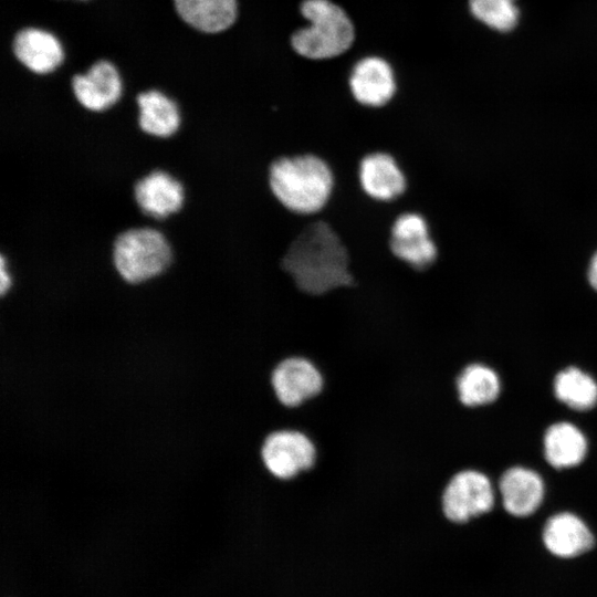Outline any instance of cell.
<instances>
[{"mask_svg": "<svg viewBox=\"0 0 597 597\" xmlns=\"http://www.w3.org/2000/svg\"><path fill=\"white\" fill-rule=\"evenodd\" d=\"M139 109L138 125L147 135L168 138L180 126V113L177 104L164 93L151 90L137 95Z\"/></svg>", "mask_w": 597, "mask_h": 597, "instance_id": "obj_16", "label": "cell"}, {"mask_svg": "<svg viewBox=\"0 0 597 597\" xmlns=\"http://www.w3.org/2000/svg\"><path fill=\"white\" fill-rule=\"evenodd\" d=\"M587 451V441L583 432L569 422L552 425L544 436L546 461L556 469L572 468L579 464Z\"/></svg>", "mask_w": 597, "mask_h": 597, "instance_id": "obj_18", "label": "cell"}, {"mask_svg": "<svg viewBox=\"0 0 597 597\" xmlns=\"http://www.w3.org/2000/svg\"><path fill=\"white\" fill-rule=\"evenodd\" d=\"M301 12L308 25L292 35V46L297 54L324 60L341 55L352 46L354 25L339 6L331 0H305Z\"/></svg>", "mask_w": 597, "mask_h": 597, "instance_id": "obj_3", "label": "cell"}, {"mask_svg": "<svg viewBox=\"0 0 597 597\" xmlns=\"http://www.w3.org/2000/svg\"><path fill=\"white\" fill-rule=\"evenodd\" d=\"M13 51L22 64L40 74L54 71L64 55L60 41L53 34L34 28L24 29L15 35Z\"/></svg>", "mask_w": 597, "mask_h": 597, "instance_id": "obj_15", "label": "cell"}, {"mask_svg": "<svg viewBox=\"0 0 597 597\" xmlns=\"http://www.w3.org/2000/svg\"><path fill=\"white\" fill-rule=\"evenodd\" d=\"M499 489L504 509L517 517L533 514L544 498L542 478L535 471L522 467L507 469L500 479Z\"/></svg>", "mask_w": 597, "mask_h": 597, "instance_id": "obj_14", "label": "cell"}, {"mask_svg": "<svg viewBox=\"0 0 597 597\" xmlns=\"http://www.w3.org/2000/svg\"><path fill=\"white\" fill-rule=\"evenodd\" d=\"M545 548L559 558L578 557L594 546V535L577 515L562 512L551 516L542 534Z\"/></svg>", "mask_w": 597, "mask_h": 597, "instance_id": "obj_13", "label": "cell"}, {"mask_svg": "<svg viewBox=\"0 0 597 597\" xmlns=\"http://www.w3.org/2000/svg\"><path fill=\"white\" fill-rule=\"evenodd\" d=\"M280 266L301 293L314 297L356 284L347 244L320 214L307 217L285 249Z\"/></svg>", "mask_w": 597, "mask_h": 597, "instance_id": "obj_1", "label": "cell"}, {"mask_svg": "<svg viewBox=\"0 0 597 597\" xmlns=\"http://www.w3.org/2000/svg\"><path fill=\"white\" fill-rule=\"evenodd\" d=\"M494 492L486 475L474 470L457 473L448 483L442 495L446 519L455 524L467 523L473 517L491 511Z\"/></svg>", "mask_w": 597, "mask_h": 597, "instance_id": "obj_6", "label": "cell"}, {"mask_svg": "<svg viewBox=\"0 0 597 597\" xmlns=\"http://www.w3.org/2000/svg\"><path fill=\"white\" fill-rule=\"evenodd\" d=\"M268 186L284 209L312 217L328 205L335 188V174L323 157L313 153L281 156L269 165Z\"/></svg>", "mask_w": 597, "mask_h": 597, "instance_id": "obj_2", "label": "cell"}, {"mask_svg": "<svg viewBox=\"0 0 597 597\" xmlns=\"http://www.w3.org/2000/svg\"><path fill=\"white\" fill-rule=\"evenodd\" d=\"M390 253L416 272H426L437 262L439 248L431 226L419 211L406 210L394 219L388 239Z\"/></svg>", "mask_w": 597, "mask_h": 597, "instance_id": "obj_5", "label": "cell"}, {"mask_svg": "<svg viewBox=\"0 0 597 597\" xmlns=\"http://www.w3.org/2000/svg\"><path fill=\"white\" fill-rule=\"evenodd\" d=\"M358 182L369 199L391 203L408 190V177L389 151L375 150L364 155L358 163Z\"/></svg>", "mask_w": 597, "mask_h": 597, "instance_id": "obj_7", "label": "cell"}, {"mask_svg": "<svg viewBox=\"0 0 597 597\" xmlns=\"http://www.w3.org/2000/svg\"><path fill=\"white\" fill-rule=\"evenodd\" d=\"M469 8L476 20L499 32L513 30L520 18L516 0H469Z\"/></svg>", "mask_w": 597, "mask_h": 597, "instance_id": "obj_21", "label": "cell"}, {"mask_svg": "<svg viewBox=\"0 0 597 597\" xmlns=\"http://www.w3.org/2000/svg\"><path fill=\"white\" fill-rule=\"evenodd\" d=\"M272 386L283 405L295 407L321 391L323 378L308 360L291 357L281 362L274 369Z\"/></svg>", "mask_w": 597, "mask_h": 597, "instance_id": "obj_11", "label": "cell"}, {"mask_svg": "<svg viewBox=\"0 0 597 597\" xmlns=\"http://www.w3.org/2000/svg\"><path fill=\"white\" fill-rule=\"evenodd\" d=\"M349 91L362 106L380 108L395 96L397 84L389 63L378 56L362 59L349 76Z\"/></svg>", "mask_w": 597, "mask_h": 597, "instance_id": "obj_10", "label": "cell"}, {"mask_svg": "<svg viewBox=\"0 0 597 597\" xmlns=\"http://www.w3.org/2000/svg\"><path fill=\"white\" fill-rule=\"evenodd\" d=\"M266 469L279 479H291L315 462V447L303 433L281 430L271 433L261 449Z\"/></svg>", "mask_w": 597, "mask_h": 597, "instance_id": "obj_8", "label": "cell"}, {"mask_svg": "<svg viewBox=\"0 0 597 597\" xmlns=\"http://www.w3.org/2000/svg\"><path fill=\"white\" fill-rule=\"evenodd\" d=\"M174 2L185 22L207 33L227 30L238 15L237 0H174Z\"/></svg>", "mask_w": 597, "mask_h": 597, "instance_id": "obj_17", "label": "cell"}, {"mask_svg": "<svg viewBox=\"0 0 597 597\" xmlns=\"http://www.w3.org/2000/svg\"><path fill=\"white\" fill-rule=\"evenodd\" d=\"M134 199L143 213L154 219H166L182 209L186 191L176 177L156 169L135 182Z\"/></svg>", "mask_w": 597, "mask_h": 597, "instance_id": "obj_9", "label": "cell"}, {"mask_svg": "<svg viewBox=\"0 0 597 597\" xmlns=\"http://www.w3.org/2000/svg\"><path fill=\"white\" fill-rule=\"evenodd\" d=\"M72 87L78 103L92 112H103L113 106L123 90L117 70L107 61L96 62L86 74L75 75Z\"/></svg>", "mask_w": 597, "mask_h": 597, "instance_id": "obj_12", "label": "cell"}, {"mask_svg": "<svg viewBox=\"0 0 597 597\" xmlns=\"http://www.w3.org/2000/svg\"><path fill=\"white\" fill-rule=\"evenodd\" d=\"M587 276H588V281L590 285L595 290H597V252L594 254V256L590 260Z\"/></svg>", "mask_w": 597, "mask_h": 597, "instance_id": "obj_23", "label": "cell"}, {"mask_svg": "<svg viewBox=\"0 0 597 597\" xmlns=\"http://www.w3.org/2000/svg\"><path fill=\"white\" fill-rule=\"evenodd\" d=\"M9 260L4 254L0 255V294L4 296L12 286V275L9 270Z\"/></svg>", "mask_w": 597, "mask_h": 597, "instance_id": "obj_22", "label": "cell"}, {"mask_svg": "<svg viewBox=\"0 0 597 597\" xmlns=\"http://www.w3.org/2000/svg\"><path fill=\"white\" fill-rule=\"evenodd\" d=\"M112 260L123 281L138 284L165 272L171 263L172 250L161 231L135 227L117 234L113 242Z\"/></svg>", "mask_w": 597, "mask_h": 597, "instance_id": "obj_4", "label": "cell"}, {"mask_svg": "<svg viewBox=\"0 0 597 597\" xmlns=\"http://www.w3.org/2000/svg\"><path fill=\"white\" fill-rule=\"evenodd\" d=\"M556 398L575 410H588L597 404V383L585 371L568 367L554 380Z\"/></svg>", "mask_w": 597, "mask_h": 597, "instance_id": "obj_20", "label": "cell"}, {"mask_svg": "<svg viewBox=\"0 0 597 597\" xmlns=\"http://www.w3.org/2000/svg\"><path fill=\"white\" fill-rule=\"evenodd\" d=\"M457 389L463 405L481 406L498 398L500 380L491 368L481 364H471L458 377Z\"/></svg>", "mask_w": 597, "mask_h": 597, "instance_id": "obj_19", "label": "cell"}]
</instances>
